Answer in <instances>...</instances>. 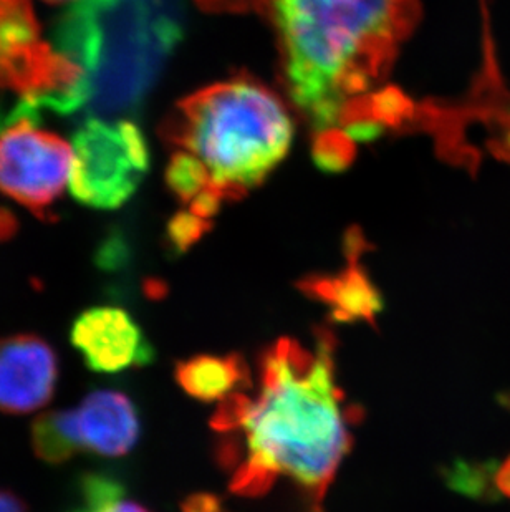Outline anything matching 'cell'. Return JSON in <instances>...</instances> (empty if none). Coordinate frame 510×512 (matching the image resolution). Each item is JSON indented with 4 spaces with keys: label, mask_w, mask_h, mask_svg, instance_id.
Listing matches in <instances>:
<instances>
[{
    "label": "cell",
    "mask_w": 510,
    "mask_h": 512,
    "mask_svg": "<svg viewBox=\"0 0 510 512\" xmlns=\"http://www.w3.org/2000/svg\"><path fill=\"white\" fill-rule=\"evenodd\" d=\"M158 131L171 153L166 186L188 213L212 223L285 160L295 125L274 90L242 73L181 98Z\"/></svg>",
    "instance_id": "3"
},
{
    "label": "cell",
    "mask_w": 510,
    "mask_h": 512,
    "mask_svg": "<svg viewBox=\"0 0 510 512\" xmlns=\"http://www.w3.org/2000/svg\"><path fill=\"white\" fill-rule=\"evenodd\" d=\"M73 410L83 451L103 458H120L138 445L140 411L126 393L95 390Z\"/></svg>",
    "instance_id": "11"
},
{
    "label": "cell",
    "mask_w": 510,
    "mask_h": 512,
    "mask_svg": "<svg viewBox=\"0 0 510 512\" xmlns=\"http://www.w3.org/2000/svg\"><path fill=\"white\" fill-rule=\"evenodd\" d=\"M30 443L35 456L52 466L68 463L78 453H83L75 410L68 408L42 413L30 430Z\"/></svg>",
    "instance_id": "13"
},
{
    "label": "cell",
    "mask_w": 510,
    "mask_h": 512,
    "mask_svg": "<svg viewBox=\"0 0 510 512\" xmlns=\"http://www.w3.org/2000/svg\"><path fill=\"white\" fill-rule=\"evenodd\" d=\"M70 342L92 372H126L154 360V348L135 317L116 305H97L73 320Z\"/></svg>",
    "instance_id": "8"
},
{
    "label": "cell",
    "mask_w": 510,
    "mask_h": 512,
    "mask_svg": "<svg viewBox=\"0 0 510 512\" xmlns=\"http://www.w3.org/2000/svg\"><path fill=\"white\" fill-rule=\"evenodd\" d=\"M366 249L368 244L363 234L358 228L350 229L343 244L347 266L332 274L323 272L302 277L297 282V289L307 299L325 305L335 322H363L375 329L376 319L385 307V300L361 262Z\"/></svg>",
    "instance_id": "10"
},
{
    "label": "cell",
    "mask_w": 510,
    "mask_h": 512,
    "mask_svg": "<svg viewBox=\"0 0 510 512\" xmlns=\"http://www.w3.org/2000/svg\"><path fill=\"white\" fill-rule=\"evenodd\" d=\"M184 35L181 0H80L55 42L83 70V105L133 112Z\"/></svg>",
    "instance_id": "4"
},
{
    "label": "cell",
    "mask_w": 510,
    "mask_h": 512,
    "mask_svg": "<svg viewBox=\"0 0 510 512\" xmlns=\"http://www.w3.org/2000/svg\"><path fill=\"white\" fill-rule=\"evenodd\" d=\"M174 378L186 395L211 403L254 388L251 367L239 353L194 355L179 360Z\"/></svg>",
    "instance_id": "12"
},
{
    "label": "cell",
    "mask_w": 510,
    "mask_h": 512,
    "mask_svg": "<svg viewBox=\"0 0 510 512\" xmlns=\"http://www.w3.org/2000/svg\"><path fill=\"white\" fill-rule=\"evenodd\" d=\"M201 9L212 14H264L269 12L272 0H194Z\"/></svg>",
    "instance_id": "17"
},
{
    "label": "cell",
    "mask_w": 510,
    "mask_h": 512,
    "mask_svg": "<svg viewBox=\"0 0 510 512\" xmlns=\"http://www.w3.org/2000/svg\"><path fill=\"white\" fill-rule=\"evenodd\" d=\"M497 466L489 463H474V461H454L449 468L444 469V479L449 488L464 494L467 498L487 499L497 498L494 474Z\"/></svg>",
    "instance_id": "15"
},
{
    "label": "cell",
    "mask_w": 510,
    "mask_h": 512,
    "mask_svg": "<svg viewBox=\"0 0 510 512\" xmlns=\"http://www.w3.org/2000/svg\"><path fill=\"white\" fill-rule=\"evenodd\" d=\"M211 229L212 223L196 218L188 211H178L166 228V244H168L169 251H173L176 256H179V254L188 252Z\"/></svg>",
    "instance_id": "16"
},
{
    "label": "cell",
    "mask_w": 510,
    "mask_h": 512,
    "mask_svg": "<svg viewBox=\"0 0 510 512\" xmlns=\"http://www.w3.org/2000/svg\"><path fill=\"white\" fill-rule=\"evenodd\" d=\"M15 232L14 219L7 218V214H0V239L12 236Z\"/></svg>",
    "instance_id": "21"
},
{
    "label": "cell",
    "mask_w": 510,
    "mask_h": 512,
    "mask_svg": "<svg viewBox=\"0 0 510 512\" xmlns=\"http://www.w3.org/2000/svg\"><path fill=\"white\" fill-rule=\"evenodd\" d=\"M494 483H496L497 493L506 496L510 501V455L501 466H497Z\"/></svg>",
    "instance_id": "20"
},
{
    "label": "cell",
    "mask_w": 510,
    "mask_h": 512,
    "mask_svg": "<svg viewBox=\"0 0 510 512\" xmlns=\"http://www.w3.org/2000/svg\"><path fill=\"white\" fill-rule=\"evenodd\" d=\"M73 146L29 116L0 131V193L47 219L72 173Z\"/></svg>",
    "instance_id": "7"
},
{
    "label": "cell",
    "mask_w": 510,
    "mask_h": 512,
    "mask_svg": "<svg viewBox=\"0 0 510 512\" xmlns=\"http://www.w3.org/2000/svg\"><path fill=\"white\" fill-rule=\"evenodd\" d=\"M183 512H227L221 499L211 493L191 494L181 504Z\"/></svg>",
    "instance_id": "18"
},
{
    "label": "cell",
    "mask_w": 510,
    "mask_h": 512,
    "mask_svg": "<svg viewBox=\"0 0 510 512\" xmlns=\"http://www.w3.org/2000/svg\"><path fill=\"white\" fill-rule=\"evenodd\" d=\"M70 191L93 209H116L136 193L150 170V148L130 120L90 118L73 138Z\"/></svg>",
    "instance_id": "6"
},
{
    "label": "cell",
    "mask_w": 510,
    "mask_h": 512,
    "mask_svg": "<svg viewBox=\"0 0 510 512\" xmlns=\"http://www.w3.org/2000/svg\"><path fill=\"white\" fill-rule=\"evenodd\" d=\"M0 512H29V508L14 491L0 488Z\"/></svg>",
    "instance_id": "19"
},
{
    "label": "cell",
    "mask_w": 510,
    "mask_h": 512,
    "mask_svg": "<svg viewBox=\"0 0 510 512\" xmlns=\"http://www.w3.org/2000/svg\"><path fill=\"white\" fill-rule=\"evenodd\" d=\"M58 377L57 352L40 335L0 337V413L29 415L49 405Z\"/></svg>",
    "instance_id": "9"
},
{
    "label": "cell",
    "mask_w": 510,
    "mask_h": 512,
    "mask_svg": "<svg viewBox=\"0 0 510 512\" xmlns=\"http://www.w3.org/2000/svg\"><path fill=\"white\" fill-rule=\"evenodd\" d=\"M45 2H49V4H65V2H70V0H45Z\"/></svg>",
    "instance_id": "22"
},
{
    "label": "cell",
    "mask_w": 510,
    "mask_h": 512,
    "mask_svg": "<svg viewBox=\"0 0 510 512\" xmlns=\"http://www.w3.org/2000/svg\"><path fill=\"white\" fill-rule=\"evenodd\" d=\"M80 506L72 512H151L125 498V486L111 474L87 473L78 484Z\"/></svg>",
    "instance_id": "14"
},
{
    "label": "cell",
    "mask_w": 510,
    "mask_h": 512,
    "mask_svg": "<svg viewBox=\"0 0 510 512\" xmlns=\"http://www.w3.org/2000/svg\"><path fill=\"white\" fill-rule=\"evenodd\" d=\"M269 14L285 92L323 171L348 168L358 143L408 128L416 102L388 80L419 0H272Z\"/></svg>",
    "instance_id": "1"
},
{
    "label": "cell",
    "mask_w": 510,
    "mask_h": 512,
    "mask_svg": "<svg viewBox=\"0 0 510 512\" xmlns=\"http://www.w3.org/2000/svg\"><path fill=\"white\" fill-rule=\"evenodd\" d=\"M0 88L19 93V108L70 113L83 105V70L40 37L30 0H0Z\"/></svg>",
    "instance_id": "5"
},
{
    "label": "cell",
    "mask_w": 510,
    "mask_h": 512,
    "mask_svg": "<svg viewBox=\"0 0 510 512\" xmlns=\"http://www.w3.org/2000/svg\"><path fill=\"white\" fill-rule=\"evenodd\" d=\"M335 355L337 339L325 327L307 342L275 340L257 357L255 395L246 390L219 401L211 418L221 436L217 461L236 496L260 498L285 481L302 512H323L361 420L338 383Z\"/></svg>",
    "instance_id": "2"
}]
</instances>
